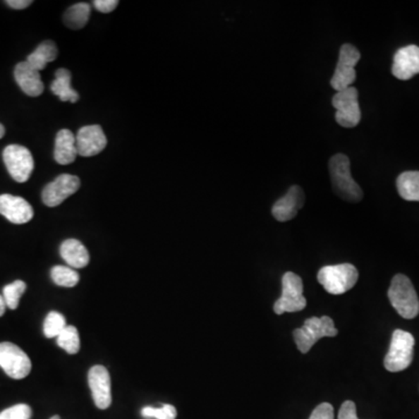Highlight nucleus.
<instances>
[{"label":"nucleus","instance_id":"31","mask_svg":"<svg viewBox=\"0 0 419 419\" xmlns=\"http://www.w3.org/2000/svg\"><path fill=\"white\" fill-rule=\"evenodd\" d=\"M338 419H359L356 415V403L352 401H345L340 406Z\"/></svg>","mask_w":419,"mask_h":419},{"label":"nucleus","instance_id":"23","mask_svg":"<svg viewBox=\"0 0 419 419\" xmlns=\"http://www.w3.org/2000/svg\"><path fill=\"white\" fill-rule=\"evenodd\" d=\"M91 7L87 3H78L68 8L64 13V23L71 30L83 28L90 18Z\"/></svg>","mask_w":419,"mask_h":419},{"label":"nucleus","instance_id":"15","mask_svg":"<svg viewBox=\"0 0 419 419\" xmlns=\"http://www.w3.org/2000/svg\"><path fill=\"white\" fill-rule=\"evenodd\" d=\"M305 202L304 191L300 186H293L288 193L274 204L272 213L277 221L284 223L293 219Z\"/></svg>","mask_w":419,"mask_h":419},{"label":"nucleus","instance_id":"28","mask_svg":"<svg viewBox=\"0 0 419 419\" xmlns=\"http://www.w3.org/2000/svg\"><path fill=\"white\" fill-rule=\"evenodd\" d=\"M141 415L147 418H157V419H175L177 416V411L175 406L166 404L162 408H152V406H146L143 408L141 411Z\"/></svg>","mask_w":419,"mask_h":419},{"label":"nucleus","instance_id":"25","mask_svg":"<svg viewBox=\"0 0 419 419\" xmlns=\"http://www.w3.org/2000/svg\"><path fill=\"white\" fill-rule=\"evenodd\" d=\"M57 344L69 354H76L80 351V334L75 326H67L57 336Z\"/></svg>","mask_w":419,"mask_h":419},{"label":"nucleus","instance_id":"35","mask_svg":"<svg viewBox=\"0 0 419 419\" xmlns=\"http://www.w3.org/2000/svg\"><path fill=\"white\" fill-rule=\"evenodd\" d=\"M4 135H5V127H4L1 123H0V139H1Z\"/></svg>","mask_w":419,"mask_h":419},{"label":"nucleus","instance_id":"22","mask_svg":"<svg viewBox=\"0 0 419 419\" xmlns=\"http://www.w3.org/2000/svg\"><path fill=\"white\" fill-rule=\"evenodd\" d=\"M397 191L403 200L419 202V171H404L396 181Z\"/></svg>","mask_w":419,"mask_h":419},{"label":"nucleus","instance_id":"10","mask_svg":"<svg viewBox=\"0 0 419 419\" xmlns=\"http://www.w3.org/2000/svg\"><path fill=\"white\" fill-rule=\"evenodd\" d=\"M0 367L14 379H25L32 370V363L20 347L12 343L0 344Z\"/></svg>","mask_w":419,"mask_h":419},{"label":"nucleus","instance_id":"9","mask_svg":"<svg viewBox=\"0 0 419 419\" xmlns=\"http://www.w3.org/2000/svg\"><path fill=\"white\" fill-rule=\"evenodd\" d=\"M3 159L11 177L23 183L30 180L34 170V160L30 150L20 145H10L3 152Z\"/></svg>","mask_w":419,"mask_h":419},{"label":"nucleus","instance_id":"6","mask_svg":"<svg viewBox=\"0 0 419 419\" xmlns=\"http://www.w3.org/2000/svg\"><path fill=\"white\" fill-rule=\"evenodd\" d=\"M361 59V54L356 46L345 44L339 51V60L331 78V87L338 92L353 87L356 80V66Z\"/></svg>","mask_w":419,"mask_h":419},{"label":"nucleus","instance_id":"3","mask_svg":"<svg viewBox=\"0 0 419 419\" xmlns=\"http://www.w3.org/2000/svg\"><path fill=\"white\" fill-rule=\"evenodd\" d=\"M359 273L351 263L325 266L318 272L317 279L331 295H343L356 286Z\"/></svg>","mask_w":419,"mask_h":419},{"label":"nucleus","instance_id":"2","mask_svg":"<svg viewBox=\"0 0 419 419\" xmlns=\"http://www.w3.org/2000/svg\"><path fill=\"white\" fill-rule=\"evenodd\" d=\"M388 297L399 316L406 320H413L418 316V296L409 277L403 274L395 275L388 290Z\"/></svg>","mask_w":419,"mask_h":419},{"label":"nucleus","instance_id":"18","mask_svg":"<svg viewBox=\"0 0 419 419\" xmlns=\"http://www.w3.org/2000/svg\"><path fill=\"white\" fill-rule=\"evenodd\" d=\"M77 152L76 137L69 130H61L55 140V152L54 157L59 164L66 166L76 160Z\"/></svg>","mask_w":419,"mask_h":419},{"label":"nucleus","instance_id":"4","mask_svg":"<svg viewBox=\"0 0 419 419\" xmlns=\"http://www.w3.org/2000/svg\"><path fill=\"white\" fill-rule=\"evenodd\" d=\"M338 336L334 322L329 316L311 317L300 329L293 331V339L300 353L306 354L313 345L325 336Z\"/></svg>","mask_w":419,"mask_h":419},{"label":"nucleus","instance_id":"29","mask_svg":"<svg viewBox=\"0 0 419 419\" xmlns=\"http://www.w3.org/2000/svg\"><path fill=\"white\" fill-rule=\"evenodd\" d=\"M32 409L27 404H17L0 413V419H30Z\"/></svg>","mask_w":419,"mask_h":419},{"label":"nucleus","instance_id":"32","mask_svg":"<svg viewBox=\"0 0 419 419\" xmlns=\"http://www.w3.org/2000/svg\"><path fill=\"white\" fill-rule=\"evenodd\" d=\"M93 5L102 13H110L119 5L118 0H95Z\"/></svg>","mask_w":419,"mask_h":419},{"label":"nucleus","instance_id":"21","mask_svg":"<svg viewBox=\"0 0 419 419\" xmlns=\"http://www.w3.org/2000/svg\"><path fill=\"white\" fill-rule=\"evenodd\" d=\"M57 47L53 41H44L30 56L27 57V63L30 67L40 71L46 68L47 64L56 60Z\"/></svg>","mask_w":419,"mask_h":419},{"label":"nucleus","instance_id":"30","mask_svg":"<svg viewBox=\"0 0 419 419\" xmlns=\"http://www.w3.org/2000/svg\"><path fill=\"white\" fill-rule=\"evenodd\" d=\"M309 419H334V410L329 403H322L313 410Z\"/></svg>","mask_w":419,"mask_h":419},{"label":"nucleus","instance_id":"20","mask_svg":"<svg viewBox=\"0 0 419 419\" xmlns=\"http://www.w3.org/2000/svg\"><path fill=\"white\" fill-rule=\"evenodd\" d=\"M50 89L53 91L54 95L60 97L62 102L76 103L77 100L80 99L78 93L71 87V73L68 69L61 68L57 70L55 80L51 83Z\"/></svg>","mask_w":419,"mask_h":419},{"label":"nucleus","instance_id":"27","mask_svg":"<svg viewBox=\"0 0 419 419\" xmlns=\"http://www.w3.org/2000/svg\"><path fill=\"white\" fill-rule=\"evenodd\" d=\"M66 327H67L66 318L61 313L51 311L44 320V336L47 338H57Z\"/></svg>","mask_w":419,"mask_h":419},{"label":"nucleus","instance_id":"36","mask_svg":"<svg viewBox=\"0 0 419 419\" xmlns=\"http://www.w3.org/2000/svg\"><path fill=\"white\" fill-rule=\"evenodd\" d=\"M50 419H60V417H59V416H53Z\"/></svg>","mask_w":419,"mask_h":419},{"label":"nucleus","instance_id":"8","mask_svg":"<svg viewBox=\"0 0 419 419\" xmlns=\"http://www.w3.org/2000/svg\"><path fill=\"white\" fill-rule=\"evenodd\" d=\"M332 105L336 109V121L345 128H353L361 121L359 92L356 87H347L338 91L332 98Z\"/></svg>","mask_w":419,"mask_h":419},{"label":"nucleus","instance_id":"17","mask_svg":"<svg viewBox=\"0 0 419 419\" xmlns=\"http://www.w3.org/2000/svg\"><path fill=\"white\" fill-rule=\"evenodd\" d=\"M14 77L18 85L27 96L37 97L44 92V85L41 80L40 71L30 67L26 61L21 62L16 67Z\"/></svg>","mask_w":419,"mask_h":419},{"label":"nucleus","instance_id":"26","mask_svg":"<svg viewBox=\"0 0 419 419\" xmlns=\"http://www.w3.org/2000/svg\"><path fill=\"white\" fill-rule=\"evenodd\" d=\"M26 283L23 282V281H20V279L14 281L13 283L7 284V286L4 288V300H5L6 305L8 306L11 310H16L18 306H19V300H20L23 293L26 291Z\"/></svg>","mask_w":419,"mask_h":419},{"label":"nucleus","instance_id":"11","mask_svg":"<svg viewBox=\"0 0 419 419\" xmlns=\"http://www.w3.org/2000/svg\"><path fill=\"white\" fill-rule=\"evenodd\" d=\"M80 186V180L78 177L63 174L44 188L42 191V200L47 207H59L68 197L76 193Z\"/></svg>","mask_w":419,"mask_h":419},{"label":"nucleus","instance_id":"12","mask_svg":"<svg viewBox=\"0 0 419 419\" xmlns=\"http://www.w3.org/2000/svg\"><path fill=\"white\" fill-rule=\"evenodd\" d=\"M89 386L92 393L93 401L98 409L105 410L112 403L111 377L104 366H95L89 372Z\"/></svg>","mask_w":419,"mask_h":419},{"label":"nucleus","instance_id":"1","mask_svg":"<svg viewBox=\"0 0 419 419\" xmlns=\"http://www.w3.org/2000/svg\"><path fill=\"white\" fill-rule=\"evenodd\" d=\"M329 176L333 190L341 200L349 203H359L363 191L351 174V161L345 154H336L329 161Z\"/></svg>","mask_w":419,"mask_h":419},{"label":"nucleus","instance_id":"7","mask_svg":"<svg viewBox=\"0 0 419 419\" xmlns=\"http://www.w3.org/2000/svg\"><path fill=\"white\" fill-rule=\"evenodd\" d=\"M306 300L303 296V281L298 275L288 272L282 277V296L274 304L277 315L298 312L305 309Z\"/></svg>","mask_w":419,"mask_h":419},{"label":"nucleus","instance_id":"33","mask_svg":"<svg viewBox=\"0 0 419 419\" xmlns=\"http://www.w3.org/2000/svg\"><path fill=\"white\" fill-rule=\"evenodd\" d=\"M32 3H33L32 0H7L6 1L8 6L16 8V10H23L32 5Z\"/></svg>","mask_w":419,"mask_h":419},{"label":"nucleus","instance_id":"16","mask_svg":"<svg viewBox=\"0 0 419 419\" xmlns=\"http://www.w3.org/2000/svg\"><path fill=\"white\" fill-rule=\"evenodd\" d=\"M0 214L13 224H26L34 216L33 207L26 200L12 195L0 196Z\"/></svg>","mask_w":419,"mask_h":419},{"label":"nucleus","instance_id":"14","mask_svg":"<svg viewBox=\"0 0 419 419\" xmlns=\"http://www.w3.org/2000/svg\"><path fill=\"white\" fill-rule=\"evenodd\" d=\"M391 73L401 80H408L418 75L419 47L409 44L399 48L394 56Z\"/></svg>","mask_w":419,"mask_h":419},{"label":"nucleus","instance_id":"13","mask_svg":"<svg viewBox=\"0 0 419 419\" xmlns=\"http://www.w3.org/2000/svg\"><path fill=\"white\" fill-rule=\"evenodd\" d=\"M107 145V137L99 125L82 127L77 133V152L80 157H95L100 152H103Z\"/></svg>","mask_w":419,"mask_h":419},{"label":"nucleus","instance_id":"34","mask_svg":"<svg viewBox=\"0 0 419 419\" xmlns=\"http://www.w3.org/2000/svg\"><path fill=\"white\" fill-rule=\"evenodd\" d=\"M6 306V303H5V300H4L3 295H0V317L3 316L4 313H5Z\"/></svg>","mask_w":419,"mask_h":419},{"label":"nucleus","instance_id":"19","mask_svg":"<svg viewBox=\"0 0 419 419\" xmlns=\"http://www.w3.org/2000/svg\"><path fill=\"white\" fill-rule=\"evenodd\" d=\"M61 256L70 267L84 268L90 261V255L83 243L76 239H68L61 245Z\"/></svg>","mask_w":419,"mask_h":419},{"label":"nucleus","instance_id":"24","mask_svg":"<svg viewBox=\"0 0 419 419\" xmlns=\"http://www.w3.org/2000/svg\"><path fill=\"white\" fill-rule=\"evenodd\" d=\"M50 277L55 284L67 288H73L80 281L78 273L70 267L55 266L50 272Z\"/></svg>","mask_w":419,"mask_h":419},{"label":"nucleus","instance_id":"5","mask_svg":"<svg viewBox=\"0 0 419 419\" xmlns=\"http://www.w3.org/2000/svg\"><path fill=\"white\" fill-rule=\"evenodd\" d=\"M415 338L403 329H396L391 336L389 351L384 358V367L388 372H397L406 370L413 359Z\"/></svg>","mask_w":419,"mask_h":419}]
</instances>
